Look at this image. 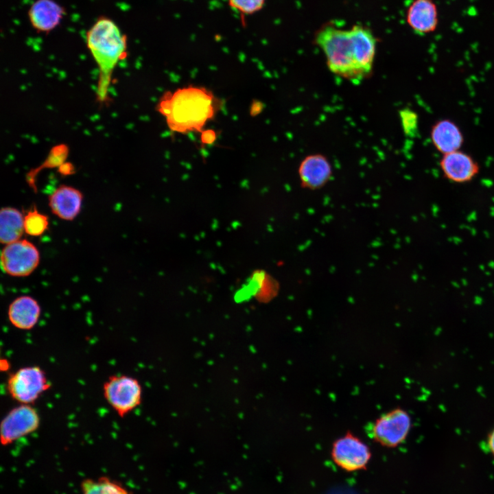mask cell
<instances>
[{"label": "cell", "instance_id": "obj_1", "mask_svg": "<svg viewBox=\"0 0 494 494\" xmlns=\"http://www.w3.org/2000/svg\"><path fill=\"white\" fill-rule=\"evenodd\" d=\"M315 42L335 75L358 84L371 73L377 42L369 28L355 25L344 30L325 25L316 34Z\"/></svg>", "mask_w": 494, "mask_h": 494}, {"label": "cell", "instance_id": "obj_2", "mask_svg": "<svg viewBox=\"0 0 494 494\" xmlns=\"http://www.w3.org/2000/svg\"><path fill=\"white\" fill-rule=\"evenodd\" d=\"M213 95L204 89L187 87L165 94L158 105L172 131H201L214 115Z\"/></svg>", "mask_w": 494, "mask_h": 494}, {"label": "cell", "instance_id": "obj_3", "mask_svg": "<svg viewBox=\"0 0 494 494\" xmlns=\"http://www.w3.org/2000/svg\"><path fill=\"white\" fill-rule=\"evenodd\" d=\"M86 44L99 69L97 95L103 101L111 73L126 54V38L112 20L101 18L88 31Z\"/></svg>", "mask_w": 494, "mask_h": 494}, {"label": "cell", "instance_id": "obj_4", "mask_svg": "<svg viewBox=\"0 0 494 494\" xmlns=\"http://www.w3.org/2000/svg\"><path fill=\"white\" fill-rule=\"evenodd\" d=\"M103 395L119 417H124L141 404L142 386L139 380L126 375L110 376L103 384Z\"/></svg>", "mask_w": 494, "mask_h": 494}, {"label": "cell", "instance_id": "obj_5", "mask_svg": "<svg viewBox=\"0 0 494 494\" xmlns=\"http://www.w3.org/2000/svg\"><path fill=\"white\" fill-rule=\"evenodd\" d=\"M50 386L45 372L38 366L21 367L7 380L9 395L19 404L32 405Z\"/></svg>", "mask_w": 494, "mask_h": 494}, {"label": "cell", "instance_id": "obj_6", "mask_svg": "<svg viewBox=\"0 0 494 494\" xmlns=\"http://www.w3.org/2000/svg\"><path fill=\"white\" fill-rule=\"evenodd\" d=\"M412 428V419L408 411L395 408L376 419L369 427L373 440L387 448H395L407 438Z\"/></svg>", "mask_w": 494, "mask_h": 494}, {"label": "cell", "instance_id": "obj_7", "mask_svg": "<svg viewBox=\"0 0 494 494\" xmlns=\"http://www.w3.org/2000/svg\"><path fill=\"white\" fill-rule=\"evenodd\" d=\"M371 456L368 445L351 432L335 440L331 446L332 460L347 472L366 469Z\"/></svg>", "mask_w": 494, "mask_h": 494}, {"label": "cell", "instance_id": "obj_8", "mask_svg": "<svg viewBox=\"0 0 494 494\" xmlns=\"http://www.w3.org/2000/svg\"><path fill=\"white\" fill-rule=\"evenodd\" d=\"M40 424L38 411L32 405L19 404L4 416L0 425L1 445L7 446L35 432Z\"/></svg>", "mask_w": 494, "mask_h": 494}, {"label": "cell", "instance_id": "obj_9", "mask_svg": "<svg viewBox=\"0 0 494 494\" xmlns=\"http://www.w3.org/2000/svg\"><path fill=\"white\" fill-rule=\"evenodd\" d=\"M39 261L37 248L26 239L5 245L1 254L3 271L13 277L30 275L37 268Z\"/></svg>", "mask_w": 494, "mask_h": 494}, {"label": "cell", "instance_id": "obj_10", "mask_svg": "<svg viewBox=\"0 0 494 494\" xmlns=\"http://www.w3.org/2000/svg\"><path fill=\"white\" fill-rule=\"evenodd\" d=\"M439 166L443 177L456 184L471 182L480 169L478 163L460 150L443 154Z\"/></svg>", "mask_w": 494, "mask_h": 494}, {"label": "cell", "instance_id": "obj_11", "mask_svg": "<svg viewBox=\"0 0 494 494\" xmlns=\"http://www.w3.org/2000/svg\"><path fill=\"white\" fill-rule=\"evenodd\" d=\"M302 187L316 190L324 187L332 176L331 165L328 159L320 154L305 157L298 167Z\"/></svg>", "mask_w": 494, "mask_h": 494}, {"label": "cell", "instance_id": "obj_12", "mask_svg": "<svg viewBox=\"0 0 494 494\" xmlns=\"http://www.w3.org/2000/svg\"><path fill=\"white\" fill-rule=\"evenodd\" d=\"M430 139L434 148L442 154L460 150L464 142L460 128L449 119H439L432 125Z\"/></svg>", "mask_w": 494, "mask_h": 494}, {"label": "cell", "instance_id": "obj_13", "mask_svg": "<svg viewBox=\"0 0 494 494\" xmlns=\"http://www.w3.org/2000/svg\"><path fill=\"white\" fill-rule=\"evenodd\" d=\"M83 196L77 189L62 185L49 196V205L52 213L64 220H73L80 213Z\"/></svg>", "mask_w": 494, "mask_h": 494}, {"label": "cell", "instance_id": "obj_14", "mask_svg": "<svg viewBox=\"0 0 494 494\" xmlns=\"http://www.w3.org/2000/svg\"><path fill=\"white\" fill-rule=\"evenodd\" d=\"M40 312V307L34 298L29 296H21L10 304L8 316L15 328L30 330L38 323Z\"/></svg>", "mask_w": 494, "mask_h": 494}, {"label": "cell", "instance_id": "obj_15", "mask_svg": "<svg viewBox=\"0 0 494 494\" xmlns=\"http://www.w3.org/2000/svg\"><path fill=\"white\" fill-rule=\"evenodd\" d=\"M406 20L418 34L434 31L438 23L437 9L432 0H414L409 6Z\"/></svg>", "mask_w": 494, "mask_h": 494}, {"label": "cell", "instance_id": "obj_16", "mask_svg": "<svg viewBox=\"0 0 494 494\" xmlns=\"http://www.w3.org/2000/svg\"><path fill=\"white\" fill-rule=\"evenodd\" d=\"M63 14L62 8L53 0H38L28 12L32 26L40 32H49L56 27Z\"/></svg>", "mask_w": 494, "mask_h": 494}, {"label": "cell", "instance_id": "obj_17", "mask_svg": "<svg viewBox=\"0 0 494 494\" xmlns=\"http://www.w3.org/2000/svg\"><path fill=\"white\" fill-rule=\"evenodd\" d=\"M24 230V217L16 209L3 207L0 212V240L5 245L20 239Z\"/></svg>", "mask_w": 494, "mask_h": 494}, {"label": "cell", "instance_id": "obj_18", "mask_svg": "<svg viewBox=\"0 0 494 494\" xmlns=\"http://www.w3.org/2000/svg\"><path fill=\"white\" fill-rule=\"evenodd\" d=\"M81 491L82 494H132L121 483L106 476L84 480Z\"/></svg>", "mask_w": 494, "mask_h": 494}, {"label": "cell", "instance_id": "obj_19", "mask_svg": "<svg viewBox=\"0 0 494 494\" xmlns=\"http://www.w3.org/2000/svg\"><path fill=\"white\" fill-rule=\"evenodd\" d=\"M48 218L38 212L36 208L29 211L24 216L25 232L31 236H40L47 229Z\"/></svg>", "mask_w": 494, "mask_h": 494}, {"label": "cell", "instance_id": "obj_20", "mask_svg": "<svg viewBox=\"0 0 494 494\" xmlns=\"http://www.w3.org/2000/svg\"><path fill=\"white\" fill-rule=\"evenodd\" d=\"M230 9L237 13L242 23L248 16L260 12L266 5V0H226Z\"/></svg>", "mask_w": 494, "mask_h": 494}, {"label": "cell", "instance_id": "obj_21", "mask_svg": "<svg viewBox=\"0 0 494 494\" xmlns=\"http://www.w3.org/2000/svg\"><path fill=\"white\" fill-rule=\"evenodd\" d=\"M400 117L405 134L408 136L415 134L418 127L417 115L410 109H404L401 111Z\"/></svg>", "mask_w": 494, "mask_h": 494}, {"label": "cell", "instance_id": "obj_22", "mask_svg": "<svg viewBox=\"0 0 494 494\" xmlns=\"http://www.w3.org/2000/svg\"><path fill=\"white\" fill-rule=\"evenodd\" d=\"M486 447L489 453L494 457V428L487 434L486 438Z\"/></svg>", "mask_w": 494, "mask_h": 494}]
</instances>
